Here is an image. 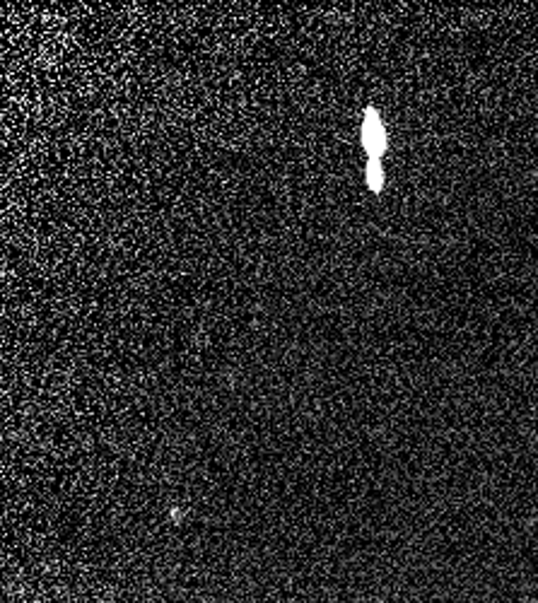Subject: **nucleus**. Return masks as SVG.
<instances>
[{"instance_id":"nucleus-1","label":"nucleus","mask_w":538,"mask_h":603,"mask_svg":"<svg viewBox=\"0 0 538 603\" xmlns=\"http://www.w3.org/2000/svg\"><path fill=\"white\" fill-rule=\"evenodd\" d=\"M362 148L369 155V160H379L389 148L387 126H384L382 116L374 106H369L365 116H362Z\"/></svg>"},{"instance_id":"nucleus-2","label":"nucleus","mask_w":538,"mask_h":603,"mask_svg":"<svg viewBox=\"0 0 538 603\" xmlns=\"http://www.w3.org/2000/svg\"><path fill=\"white\" fill-rule=\"evenodd\" d=\"M365 179H367L369 191H372V193H382V191H384V179H387L382 162H379V160H369V162H367V169H365Z\"/></svg>"}]
</instances>
